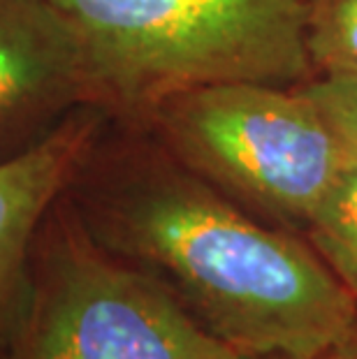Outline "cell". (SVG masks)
Returning a JSON list of instances; mask_svg holds the SVG:
<instances>
[{
    "label": "cell",
    "instance_id": "cell-1",
    "mask_svg": "<svg viewBox=\"0 0 357 359\" xmlns=\"http://www.w3.org/2000/svg\"><path fill=\"white\" fill-rule=\"evenodd\" d=\"M105 140L65 190L97 246L165 287L239 357L307 355L357 302L299 234L250 216L147 128Z\"/></svg>",
    "mask_w": 357,
    "mask_h": 359
},
{
    "label": "cell",
    "instance_id": "cell-2",
    "mask_svg": "<svg viewBox=\"0 0 357 359\" xmlns=\"http://www.w3.org/2000/svg\"><path fill=\"white\" fill-rule=\"evenodd\" d=\"M83 37L100 109L144 126L167 97L216 83L316 77L304 0H56Z\"/></svg>",
    "mask_w": 357,
    "mask_h": 359
},
{
    "label": "cell",
    "instance_id": "cell-3",
    "mask_svg": "<svg viewBox=\"0 0 357 359\" xmlns=\"http://www.w3.org/2000/svg\"><path fill=\"white\" fill-rule=\"evenodd\" d=\"M140 128L250 216L299 236L353 158L299 86L184 90Z\"/></svg>",
    "mask_w": 357,
    "mask_h": 359
},
{
    "label": "cell",
    "instance_id": "cell-4",
    "mask_svg": "<svg viewBox=\"0 0 357 359\" xmlns=\"http://www.w3.org/2000/svg\"><path fill=\"white\" fill-rule=\"evenodd\" d=\"M0 359H239L156 280L86 234L65 193L30 250Z\"/></svg>",
    "mask_w": 357,
    "mask_h": 359
},
{
    "label": "cell",
    "instance_id": "cell-5",
    "mask_svg": "<svg viewBox=\"0 0 357 359\" xmlns=\"http://www.w3.org/2000/svg\"><path fill=\"white\" fill-rule=\"evenodd\" d=\"M83 107L100 109L83 37L56 0H0V160L37 147Z\"/></svg>",
    "mask_w": 357,
    "mask_h": 359
},
{
    "label": "cell",
    "instance_id": "cell-6",
    "mask_svg": "<svg viewBox=\"0 0 357 359\" xmlns=\"http://www.w3.org/2000/svg\"><path fill=\"white\" fill-rule=\"evenodd\" d=\"M107 123L102 109L83 107L37 147L0 160V348L24 299L37 230Z\"/></svg>",
    "mask_w": 357,
    "mask_h": 359
},
{
    "label": "cell",
    "instance_id": "cell-7",
    "mask_svg": "<svg viewBox=\"0 0 357 359\" xmlns=\"http://www.w3.org/2000/svg\"><path fill=\"white\" fill-rule=\"evenodd\" d=\"M325 264L330 266L357 302V158L334 183L304 232Z\"/></svg>",
    "mask_w": 357,
    "mask_h": 359
},
{
    "label": "cell",
    "instance_id": "cell-8",
    "mask_svg": "<svg viewBox=\"0 0 357 359\" xmlns=\"http://www.w3.org/2000/svg\"><path fill=\"white\" fill-rule=\"evenodd\" d=\"M316 74H357V0H304Z\"/></svg>",
    "mask_w": 357,
    "mask_h": 359
},
{
    "label": "cell",
    "instance_id": "cell-9",
    "mask_svg": "<svg viewBox=\"0 0 357 359\" xmlns=\"http://www.w3.org/2000/svg\"><path fill=\"white\" fill-rule=\"evenodd\" d=\"M299 88L357 158V74H316Z\"/></svg>",
    "mask_w": 357,
    "mask_h": 359
},
{
    "label": "cell",
    "instance_id": "cell-10",
    "mask_svg": "<svg viewBox=\"0 0 357 359\" xmlns=\"http://www.w3.org/2000/svg\"><path fill=\"white\" fill-rule=\"evenodd\" d=\"M239 359H357V320L337 339L307 355H269V357H239Z\"/></svg>",
    "mask_w": 357,
    "mask_h": 359
}]
</instances>
